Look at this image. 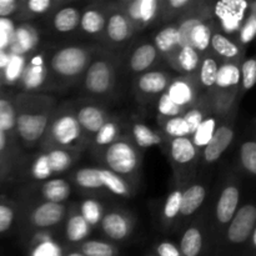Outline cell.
Masks as SVG:
<instances>
[{"instance_id":"47","label":"cell","mask_w":256,"mask_h":256,"mask_svg":"<svg viewBox=\"0 0 256 256\" xmlns=\"http://www.w3.org/2000/svg\"><path fill=\"white\" fill-rule=\"evenodd\" d=\"M74 249L79 250L84 256H120L119 246L108 240L88 239Z\"/></svg>"},{"instance_id":"17","label":"cell","mask_w":256,"mask_h":256,"mask_svg":"<svg viewBox=\"0 0 256 256\" xmlns=\"http://www.w3.org/2000/svg\"><path fill=\"white\" fill-rule=\"evenodd\" d=\"M72 186L64 176H56L36 184L24 185L20 199L38 200L52 204H68L72 196Z\"/></svg>"},{"instance_id":"13","label":"cell","mask_w":256,"mask_h":256,"mask_svg":"<svg viewBox=\"0 0 256 256\" xmlns=\"http://www.w3.org/2000/svg\"><path fill=\"white\" fill-rule=\"evenodd\" d=\"M250 2L245 0H222L212 2V22L218 32L235 39L242 22L249 12Z\"/></svg>"},{"instance_id":"25","label":"cell","mask_w":256,"mask_h":256,"mask_svg":"<svg viewBox=\"0 0 256 256\" xmlns=\"http://www.w3.org/2000/svg\"><path fill=\"white\" fill-rule=\"evenodd\" d=\"M59 230H40L25 238L22 242L26 256H64L65 246L59 239Z\"/></svg>"},{"instance_id":"14","label":"cell","mask_w":256,"mask_h":256,"mask_svg":"<svg viewBox=\"0 0 256 256\" xmlns=\"http://www.w3.org/2000/svg\"><path fill=\"white\" fill-rule=\"evenodd\" d=\"M238 110H239V105H236L234 109L230 110V112L222 118V122H220L219 126H218L212 139L210 140V142L206 145V148L202 152L200 166L206 168L219 162L220 158L224 155V152L229 149L232 142H234Z\"/></svg>"},{"instance_id":"35","label":"cell","mask_w":256,"mask_h":256,"mask_svg":"<svg viewBox=\"0 0 256 256\" xmlns=\"http://www.w3.org/2000/svg\"><path fill=\"white\" fill-rule=\"evenodd\" d=\"M152 45L159 52L162 62L169 59L175 52L180 48L179 32H178L176 22H172L165 24L152 35Z\"/></svg>"},{"instance_id":"5","label":"cell","mask_w":256,"mask_h":256,"mask_svg":"<svg viewBox=\"0 0 256 256\" xmlns=\"http://www.w3.org/2000/svg\"><path fill=\"white\" fill-rule=\"evenodd\" d=\"M66 149L84 152L88 142L79 126L72 102L56 105L36 150Z\"/></svg>"},{"instance_id":"22","label":"cell","mask_w":256,"mask_h":256,"mask_svg":"<svg viewBox=\"0 0 256 256\" xmlns=\"http://www.w3.org/2000/svg\"><path fill=\"white\" fill-rule=\"evenodd\" d=\"M72 108H74L75 116L79 122L82 135H84L85 142H88V148H89L92 136L96 134L98 130L108 122L112 115L102 105H100L99 102H92V100L82 102L79 104H72Z\"/></svg>"},{"instance_id":"7","label":"cell","mask_w":256,"mask_h":256,"mask_svg":"<svg viewBox=\"0 0 256 256\" xmlns=\"http://www.w3.org/2000/svg\"><path fill=\"white\" fill-rule=\"evenodd\" d=\"M18 202L22 209L18 230H20L22 240L40 230H59L69 208V202L52 204L30 199H19Z\"/></svg>"},{"instance_id":"45","label":"cell","mask_w":256,"mask_h":256,"mask_svg":"<svg viewBox=\"0 0 256 256\" xmlns=\"http://www.w3.org/2000/svg\"><path fill=\"white\" fill-rule=\"evenodd\" d=\"M196 0H162V12L158 25L175 22L195 5Z\"/></svg>"},{"instance_id":"11","label":"cell","mask_w":256,"mask_h":256,"mask_svg":"<svg viewBox=\"0 0 256 256\" xmlns=\"http://www.w3.org/2000/svg\"><path fill=\"white\" fill-rule=\"evenodd\" d=\"M50 49H38L28 56L16 89L25 94H48L54 90L49 69Z\"/></svg>"},{"instance_id":"27","label":"cell","mask_w":256,"mask_h":256,"mask_svg":"<svg viewBox=\"0 0 256 256\" xmlns=\"http://www.w3.org/2000/svg\"><path fill=\"white\" fill-rule=\"evenodd\" d=\"M82 2L65 0L56 10L49 15V25L58 35H69L79 29Z\"/></svg>"},{"instance_id":"10","label":"cell","mask_w":256,"mask_h":256,"mask_svg":"<svg viewBox=\"0 0 256 256\" xmlns=\"http://www.w3.org/2000/svg\"><path fill=\"white\" fill-rule=\"evenodd\" d=\"M256 208L252 202L240 205L234 218L225 229L216 254H226L228 250L242 249L249 246V239L256 230Z\"/></svg>"},{"instance_id":"30","label":"cell","mask_w":256,"mask_h":256,"mask_svg":"<svg viewBox=\"0 0 256 256\" xmlns=\"http://www.w3.org/2000/svg\"><path fill=\"white\" fill-rule=\"evenodd\" d=\"M125 135L139 150L149 149L152 146H159L164 150L169 140L162 134L160 130H154L152 126L136 119L129 122L128 132Z\"/></svg>"},{"instance_id":"4","label":"cell","mask_w":256,"mask_h":256,"mask_svg":"<svg viewBox=\"0 0 256 256\" xmlns=\"http://www.w3.org/2000/svg\"><path fill=\"white\" fill-rule=\"evenodd\" d=\"M242 176L235 170L229 169L225 172L218 190L215 204L212 212H208L210 240H212V252L210 256L215 255L219 248L225 229L234 218L235 212L240 206L242 199Z\"/></svg>"},{"instance_id":"44","label":"cell","mask_w":256,"mask_h":256,"mask_svg":"<svg viewBox=\"0 0 256 256\" xmlns=\"http://www.w3.org/2000/svg\"><path fill=\"white\" fill-rule=\"evenodd\" d=\"M218 68H219V60L212 52H209L202 55V62H200L199 70L196 72V79L202 92H209L212 89Z\"/></svg>"},{"instance_id":"2","label":"cell","mask_w":256,"mask_h":256,"mask_svg":"<svg viewBox=\"0 0 256 256\" xmlns=\"http://www.w3.org/2000/svg\"><path fill=\"white\" fill-rule=\"evenodd\" d=\"M82 152L66 149H48L25 152L16 172L15 182L36 184L52 178L69 174Z\"/></svg>"},{"instance_id":"23","label":"cell","mask_w":256,"mask_h":256,"mask_svg":"<svg viewBox=\"0 0 256 256\" xmlns=\"http://www.w3.org/2000/svg\"><path fill=\"white\" fill-rule=\"evenodd\" d=\"M92 228L84 220L78 210L76 202H69L66 216L59 230V239L65 248H78L90 239Z\"/></svg>"},{"instance_id":"54","label":"cell","mask_w":256,"mask_h":256,"mask_svg":"<svg viewBox=\"0 0 256 256\" xmlns=\"http://www.w3.org/2000/svg\"><path fill=\"white\" fill-rule=\"evenodd\" d=\"M20 10V0H0V19L15 18Z\"/></svg>"},{"instance_id":"20","label":"cell","mask_w":256,"mask_h":256,"mask_svg":"<svg viewBox=\"0 0 256 256\" xmlns=\"http://www.w3.org/2000/svg\"><path fill=\"white\" fill-rule=\"evenodd\" d=\"M209 194V182L205 179H194L182 188V204L176 230L184 229L202 210Z\"/></svg>"},{"instance_id":"26","label":"cell","mask_w":256,"mask_h":256,"mask_svg":"<svg viewBox=\"0 0 256 256\" xmlns=\"http://www.w3.org/2000/svg\"><path fill=\"white\" fill-rule=\"evenodd\" d=\"M42 42L40 29L32 22H18L8 52L10 54L30 55L36 52Z\"/></svg>"},{"instance_id":"37","label":"cell","mask_w":256,"mask_h":256,"mask_svg":"<svg viewBox=\"0 0 256 256\" xmlns=\"http://www.w3.org/2000/svg\"><path fill=\"white\" fill-rule=\"evenodd\" d=\"M185 186V185H184ZM182 185H174L172 192L166 195L162 212H160V224L164 232H174L176 229L178 220H179L180 204H182Z\"/></svg>"},{"instance_id":"19","label":"cell","mask_w":256,"mask_h":256,"mask_svg":"<svg viewBox=\"0 0 256 256\" xmlns=\"http://www.w3.org/2000/svg\"><path fill=\"white\" fill-rule=\"evenodd\" d=\"M172 79V72L162 70L159 68L138 75L132 82V92H134L135 99L142 105L152 104V102L158 100V98L162 92H165Z\"/></svg>"},{"instance_id":"38","label":"cell","mask_w":256,"mask_h":256,"mask_svg":"<svg viewBox=\"0 0 256 256\" xmlns=\"http://www.w3.org/2000/svg\"><path fill=\"white\" fill-rule=\"evenodd\" d=\"M20 204L16 199L0 194V236L18 230L20 222Z\"/></svg>"},{"instance_id":"40","label":"cell","mask_w":256,"mask_h":256,"mask_svg":"<svg viewBox=\"0 0 256 256\" xmlns=\"http://www.w3.org/2000/svg\"><path fill=\"white\" fill-rule=\"evenodd\" d=\"M100 180H102V188L106 194H112L114 196L122 198V199H132L135 195L136 190L119 175L114 174L110 170L102 166H98Z\"/></svg>"},{"instance_id":"21","label":"cell","mask_w":256,"mask_h":256,"mask_svg":"<svg viewBox=\"0 0 256 256\" xmlns=\"http://www.w3.org/2000/svg\"><path fill=\"white\" fill-rule=\"evenodd\" d=\"M172 105L184 114L202 96V92L198 82L196 75H176L172 76L164 92Z\"/></svg>"},{"instance_id":"50","label":"cell","mask_w":256,"mask_h":256,"mask_svg":"<svg viewBox=\"0 0 256 256\" xmlns=\"http://www.w3.org/2000/svg\"><path fill=\"white\" fill-rule=\"evenodd\" d=\"M239 162L242 174L254 178L256 174V142L255 140H245L240 146Z\"/></svg>"},{"instance_id":"39","label":"cell","mask_w":256,"mask_h":256,"mask_svg":"<svg viewBox=\"0 0 256 256\" xmlns=\"http://www.w3.org/2000/svg\"><path fill=\"white\" fill-rule=\"evenodd\" d=\"M0 129L6 132L12 140L19 142L16 134V110H15L14 94L5 90L0 92Z\"/></svg>"},{"instance_id":"31","label":"cell","mask_w":256,"mask_h":256,"mask_svg":"<svg viewBox=\"0 0 256 256\" xmlns=\"http://www.w3.org/2000/svg\"><path fill=\"white\" fill-rule=\"evenodd\" d=\"M122 129H124V126H122V120L118 116H110L108 122L92 136L88 150L92 152V156L99 158V155L108 146H110L112 142L119 140L124 135L122 134Z\"/></svg>"},{"instance_id":"42","label":"cell","mask_w":256,"mask_h":256,"mask_svg":"<svg viewBox=\"0 0 256 256\" xmlns=\"http://www.w3.org/2000/svg\"><path fill=\"white\" fill-rule=\"evenodd\" d=\"M225 115H220L212 112V114H210L209 116L196 128L194 134L190 136V140H192V142L194 144V146L199 150L200 154H202V150L206 148V145L209 144L210 140L212 139L218 126H219V124L222 122V118H224Z\"/></svg>"},{"instance_id":"12","label":"cell","mask_w":256,"mask_h":256,"mask_svg":"<svg viewBox=\"0 0 256 256\" xmlns=\"http://www.w3.org/2000/svg\"><path fill=\"white\" fill-rule=\"evenodd\" d=\"M182 256H209L212 252L208 212L202 210L182 230L179 240Z\"/></svg>"},{"instance_id":"18","label":"cell","mask_w":256,"mask_h":256,"mask_svg":"<svg viewBox=\"0 0 256 256\" xmlns=\"http://www.w3.org/2000/svg\"><path fill=\"white\" fill-rule=\"evenodd\" d=\"M135 228V216L124 208L115 206L106 209L98 229L108 242L120 244L132 236Z\"/></svg>"},{"instance_id":"53","label":"cell","mask_w":256,"mask_h":256,"mask_svg":"<svg viewBox=\"0 0 256 256\" xmlns=\"http://www.w3.org/2000/svg\"><path fill=\"white\" fill-rule=\"evenodd\" d=\"M152 254L155 256H182L179 246L170 240H159L152 246Z\"/></svg>"},{"instance_id":"32","label":"cell","mask_w":256,"mask_h":256,"mask_svg":"<svg viewBox=\"0 0 256 256\" xmlns=\"http://www.w3.org/2000/svg\"><path fill=\"white\" fill-rule=\"evenodd\" d=\"M210 52L220 62H242L245 58V50L236 40L218 32L215 28L210 39Z\"/></svg>"},{"instance_id":"24","label":"cell","mask_w":256,"mask_h":256,"mask_svg":"<svg viewBox=\"0 0 256 256\" xmlns=\"http://www.w3.org/2000/svg\"><path fill=\"white\" fill-rule=\"evenodd\" d=\"M112 2H92L82 6L79 29L82 35L100 40L106 25Z\"/></svg>"},{"instance_id":"59","label":"cell","mask_w":256,"mask_h":256,"mask_svg":"<svg viewBox=\"0 0 256 256\" xmlns=\"http://www.w3.org/2000/svg\"><path fill=\"white\" fill-rule=\"evenodd\" d=\"M148 256H155L154 254H152H152H149V255H148Z\"/></svg>"},{"instance_id":"16","label":"cell","mask_w":256,"mask_h":256,"mask_svg":"<svg viewBox=\"0 0 256 256\" xmlns=\"http://www.w3.org/2000/svg\"><path fill=\"white\" fill-rule=\"evenodd\" d=\"M115 5L129 20L135 34L159 22L162 0H120Z\"/></svg>"},{"instance_id":"29","label":"cell","mask_w":256,"mask_h":256,"mask_svg":"<svg viewBox=\"0 0 256 256\" xmlns=\"http://www.w3.org/2000/svg\"><path fill=\"white\" fill-rule=\"evenodd\" d=\"M162 62L159 52H156L152 42H138L132 46V49L128 55V69L130 74L134 76L146 72L156 68V65Z\"/></svg>"},{"instance_id":"36","label":"cell","mask_w":256,"mask_h":256,"mask_svg":"<svg viewBox=\"0 0 256 256\" xmlns=\"http://www.w3.org/2000/svg\"><path fill=\"white\" fill-rule=\"evenodd\" d=\"M65 0H20L16 22H32L38 18L49 16Z\"/></svg>"},{"instance_id":"49","label":"cell","mask_w":256,"mask_h":256,"mask_svg":"<svg viewBox=\"0 0 256 256\" xmlns=\"http://www.w3.org/2000/svg\"><path fill=\"white\" fill-rule=\"evenodd\" d=\"M158 125H159V130L162 132V134L168 139L190 138L189 128H188L182 115L169 118V119H158Z\"/></svg>"},{"instance_id":"9","label":"cell","mask_w":256,"mask_h":256,"mask_svg":"<svg viewBox=\"0 0 256 256\" xmlns=\"http://www.w3.org/2000/svg\"><path fill=\"white\" fill-rule=\"evenodd\" d=\"M116 82L115 55L98 49L82 79V92L94 98L109 96Z\"/></svg>"},{"instance_id":"33","label":"cell","mask_w":256,"mask_h":256,"mask_svg":"<svg viewBox=\"0 0 256 256\" xmlns=\"http://www.w3.org/2000/svg\"><path fill=\"white\" fill-rule=\"evenodd\" d=\"M68 180L72 184V186L76 188L82 192L92 196L102 194L104 188H102V180H100L98 166H84L79 169H72L68 174Z\"/></svg>"},{"instance_id":"56","label":"cell","mask_w":256,"mask_h":256,"mask_svg":"<svg viewBox=\"0 0 256 256\" xmlns=\"http://www.w3.org/2000/svg\"><path fill=\"white\" fill-rule=\"evenodd\" d=\"M64 256H84V255H82L78 249H74V248H65Z\"/></svg>"},{"instance_id":"3","label":"cell","mask_w":256,"mask_h":256,"mask_svg":"<svg viewBox=\"0 0 256 256\" xmlns=\"http://www.w3.org/2000/svg\"><path fill=\"white\" fill-rule=\"evenodd\" d=\"M96 50L84 44H68L50 50L49 69L54 89H65L82 82Z\"/></svg>"},{"instance_id":"8","label":"cell","mask_w":256,"mask_h":256,"mask_svg":"<svg viewBox=\"0 0 256 256\" xmlns=\"http://www.w3.org/2000/svg\"><path fill=\"white\" fill-rule=\"evenodd\" d=\"M162 152L172 166L174 185L184 186L196 179L202 154L194 146L190 138L169 139Z\"/></svg>"},{"instance_id":"1","label":"cell","mask_w":256,"mask_h":256,"mask_svg":"<svg viewBox=\"0 0 256 256\" xmlns=\"http://www.w3.org/2000/svg\"><path fill=\"white\" fill-rule=\"evenodd\" d=\"M14 102L18 140L24 152L36 149L56 108V99L49 94L16 92Z\"/></svg>"},{"instance_id":"43","label":"cell","mask_w":256,"mask_h":256,"mask_svg":"<svg viewBox=\"0 0 256 256\" xmlns=\"http://www.w3.org/2000/svg\"><path fill=\"white\" fill-rule=\"evenodd\" d=\"M76 206L80 215L84 218L85 222H86L94 230L98 229L102 216H104L105 212H106L104 204H102L96 196L86 195V196L82 198L80 202H76Z\"/></svg>"},{"instance_id":"48","label":"cell","mask_w":256,"mask_h":256,"mask_svg":"<svg viewBox=\"0 0 256 256\" xmlns=\"http://www.w3.org/2000/svg\"><path fill=\"white\" fill-rule=\"evenodd\" d=\"M256 35V2L255 0H250L249 4V12H248L246 18L242 22V26H240L239 32H238L235 40L238 44L246 50L249 46L250 42L255 39Z\"/></svg>"},{"instance_id":"41","label":"cell","mask_w":256,"mask_h":256,"mask_svg":"<svg viewBox=\"0 0 256 256\" xmlns=\"http://www.w3.org/2000/svg\"><path fill=\"white\" fill-rule=\"evenodd\" d=\"M212 112H214V110H212V100H210L209 94H208V92H202V96L199 98V100H198L190 109H188L186 112L182 114V118H184L185 122H186L188 128H189L190 136L194 134L196 128L199 126V125L202 124Z\"/></svg>"},{"instance_id":"55","label":"cell","mask_w":256,"mask_h":256,"mask_svg":"<svg viewBox=\"0 0 256 256\" xmlns=\"http://www.w3.org/2000/svg\"><path fill=\"white\" fill-rule=\"evenodd\" d=\"M9 58H10V52H8V50L0 49V75H2V70L5 69V66H6L8 62H9Z\"/></svg>"},{"instance_id":"46","label":"cell","mask_w":256,"mask_h":256,"mask_svg":"<svg viewBox=\"0 0 256 256\" xmlns=\"http://www.w3.org/2000/svg\"><path fill=\"white\" fill-rule=\"evenodd\" d=\"M29 55H16V54H10L9 62H8L6 66L2 70V85L8 88H16L19 84V80L22 78L24 68L26 65V60Z\"/></svg>"},{"instance_id":"15","label":"cell","mask_w":256,"mask_h":256,"mask_svg":"<svg viewBox=\"0 0 256 256\" xmlns=\"http://www.w3.org/2000/svg\"><path fill=\"white\" fill-rule=\"evenodd\" d=\"M134 35V29L129 20L122 14V10L115 5V2H112L106 25H105L104 32L100 38L102 42L105 45V52L116 55V52L122 49Z\"/></svg>"},{"instance_id":"57","label":"cell","mask_w":256,"mask_h":256,"mask_svg":"<svg viewBox=\"0 0 256 256\" xmlns=\"http://www.w3.org/2000/svg\"><path fill=\"white\" fill-rule=\"evenodd\" d=\"M4 184H6V180H5L4 175H2V170H0V185H4Z\"/></svg>"},{"instance_id":"28","label":"cell","mask_w":256,"mask_h":256,"mask_svg":"<svg viewBox=\"0 0 256 256\" xmlns=\"http://www.w3.org/2000/svg\"><path fill=\"white\" fill-rule=\"evenodd\" d=\"M25 152H24L19 142L12 140L6 132L0 129V170L6 180V184L15 182L18 168Z\"/></svg>"},{"instance_id":"34","label":"cell","mask_w":256,"mask_h":256,"mask_svg":"<svg viewBox=\"0 0 256 256\" xmlns=\"http://www.w3.org/2000/svg\"><path fill=\"white\" fill-rule=\"evenodd\" d=\"M202 55L192 46L179 48L172 56L165 60L169 68L178 75H196Z\"/></svg>"},{"instance_id":"58","label":"cell","mask_w":256,"mask_h":256,"mask_svg":"<svg viewBox=\"0 0 256 256\" xmlns=\"http://www.w3.org/2000/svg\"><path fill=\"white\" fill-rule=\"evenodd\" d=\"M2 89H4V85H2V78H0V92H2Z\"/></svg>"},{"instance_id":"51","label":"cell","mask_w":256,"mask_h":256,"mask_svg":"<svg viewBox=\"0 0 256 256\" xmlns=\"http://www.w3.org/2000/svg\"><path fill=\"white\" fill-rule=\"evenodd\" d=\"M256 82V60L254 56L244 58L240 64V99L254 88Z\"/></svg>"},{"instance_id":"6","label":"cell","mask_w":256,"mask_h":256,"mask_svg":"<svg viewBox=\"0 0 256 256\" xmlns=\"http://www.w3.org/2000/svg\"><path fill=\"white\" fill-rule=\"evenodd\" d=\"M98 160L102 168L110 170L126 180L135 190H138L142 180V154L126 135H122L119 140L108 146Z\"/></svg>"},{"instance_id":"52","label":"cell","mask_w":256,"mask_h":256,"mask_svg":"<svg viewBox=\"0 0 256 256\" xmlns=\"http://www.w3.org/2000/svg\"><path fill=\"white\" fill-rule=\"evenodd\" d=\"M16 24L18 22L15 20V18L0 19V49L8 50L12 32H14Z\"/></svg>"}]
</instances>
